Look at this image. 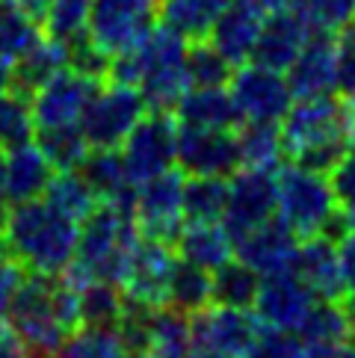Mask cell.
<instances>
[{"label":"cell","instance_id":"obj_1","mask_svg":"<svg viewBox=\"0 0 355 358\" xmlns=\"http://www.w3.org/2000/svg\"><path fill=\"white\" fill-rule=\"evenodd\" d=\"M6 326L24 341L30 358H54L80 329L78 285L66 275L24 273L6 308Z\"/></svg>","mask_w":355,"mask_h":358},{"label":"cell","instance_id":"obj_2","mask_svg":"<svg viewBox=\"0 0 355 358\" xmlns=\"http://www.w3.org/2000/svg\"><path fill=\"white\" fill-rule=\"evenodd\" d=\"M187 48V39H181L163 24H154V30L143 42L110 57L107 80L136 86L148 110L172 113L181 95L189 89Z\"/></svg>","mask_w":355,"mask_h":358},{"label":"cell","instance_id":"obj_3","mask_svg":"<svg viewBox=\"0 0 355 358\" xmlns=\"http://www.w3.org/2000/svg\"><path fill=\"white\" fill-rule=\"evenodd\" d=\"M80 222L59 213L45 199L12 204L0 243L27 273L62 275L74 261Z\"/></svg>","mask_w":355,"mask_h":358},{"label":"cell","instance_id":"obj_4","mask_svg":"<svg viewBox=\"0 0 355 358\" xmlns=\"http://www.w3.org/2000/svg\"><path fill=\"white\" fill-rule=\"evenodd\" d=\"M139 237L143 234H139V228L133 222L131 204L98 201L95 210L80 222L74 261L62 275L74 281V285L101 278L122 287Z\"/></svg>","mask_w":355,"mask_h":358},{"label":"cell","instance_id":"obj_5","mask_svg":"<svg viewBox=\"0 0 355 358\" xmlns=\"http://www.w3.org/2000/svg\"><path fill=\"white\" fill-rule=\"evenodd\" d=\"M284 139V155L299 166H308L314 172L328 175L335 163L344 157L349 145L347 124H344V104L335 95H314V98H294V104L278 122Z\"/></svg>","mask_w":355,"mask_h":358},{"label":"cell","instance_id":"obj_6","mask_svg":"<svg viewBox=\"0 0 355 358\" xmlns=\"http://www.w3.org/2000/svg\"><path fill=\"white\" fill-rule=\"evenodd\" d=\"M275 213L294 228L299 240L323 234L338 213V199L328 175L299 163H282L275 169Z\"/></svg>","mask_w":355,"mask_h":358},{"label":"cell","instance_id":"obj_7","mask_svg":"<svg viewBox=\"0 0 355 358\" xmlns=\"http://www.w3.org/2000/svg\"><path fill=\"white\" fill-rule=\"evenodd\" d=\"M145 113L148 104L136 86L107 80L89 98L78 124L89 148H119Z\"/></svg>","mask_w":355,"mask_h":358},{"label":"cell","instance_id":"obj_8","mask_svg":"<svg viewBox=\"0 0 355 358\" xmlns=\"http://www.w3.org/2000/svg\"><path fill=\"white\" fill-rule=\"evenodd\" d=\"M258 331L261 323L252 311L210 302L193 314L189 358H243Z\"/></svg>","mask_w":355,"mask_h":358},{"label":"cell","instance_id":"obj_9","mask_svg":"<svg viewBox=\"0 0 355 358\" xmlns=\"http://www.w3.org/2000/svg\"><path fill=\"white\" fill-rule=\"evenodd\" d=\"M184 172L172 169L133 187L131 213L143 237L175 243L184 228Z\"/></svg>","mask_w":355,"mask_h":358},{"label":"cell","instance_id":"obj_10","mask_svg":"<svg viewBox=\"0 0 355 358\" xmlns=\"http://www.w3.org/2000/svg\"><path fill=\"white\" fill-rule=\"evenodd\" d=\"M175 145L178 119L166 110H148L128 134V139L119 145L131 184L136 187L148 178L169 172L175 166Z\"/></svg>","mask_w":355,"mask_h":358},{"label":"cell","instance_id":"obj_11","mask_svg":"<svg viewBox=\"0 0 355 358\" xmlns=\"http://www.w3.org/2000/svg\"><path fill=\"white\" fill-rule=\"evenodd\" d=\"M228 95L243 122H273L278 124L284 113L294 104V89H290L284 71H273L258 62L237 66L228 80Z\"/></svg>","mask_w":355,"mask_h":358},{"label":"cell","instance_id":"obj_12","mask_svg":"<svg viewBox=\"0 0 355 358\" xmlns=\"http://www.w3.org/2000/svg\"><path fill=\"white\" fill-rule=\"evenodd\" d=\"M157 6L160 0H92L89 39L110 57L122 54L154 30Z\"/></svg>","mask_w":355,"mask_h":358},{"label":"cell","instance_id":"obj_13","mask_svg":"<svg viewBox=\"0 0 355 358\" xmlns=\"http://www.w3.org/2000/svg\"><path fill=\"white\" fill-rule=\"evenodd\" d=\"M275 216V172L266 169H240L228 178V204L222 225L237 243L255 225Z\"/></svg>","mask_w":355,"mask_h":358},{"label":"cell","instance_id":"obj_14","mask_svg":"<svg viewBox=\"0 0 355 358\" xmlns=\"http://www.w3.org/2000/svg\"><path fill=\"white\" fill-rule=\"evenodd\" d=\"M178 264L175 243L139 237L136 249L131 255L128 275L122 281V290L131 302L148 305V308H160L169 305V281Z\"/></svg>","mask_w":355,"mask_h":358},{"label":"cell","instance_id":"obj_15","mask_svg":"<svg viewBox=\"0 0 355 358\" xmlns=\"http://www.w3.org/2000/svg\"><path fill=\"white\" fill-rule=\"evenodd\" d=\"M175 166L184 175L231 178L240 169L237 134L213 131V127H184L178 124Z\"/></svg>","mask_w":355,"mask_h":358},{"label":"cell","instance_id":"obj_16","mask_svg":"<svg viewBox=\"0 0 355 358\" xmlns=\"http://www.w3.org/2000/svg\"><path fill=\"white\" fill-rule=\"evenodd\" d=\"M314 302V290L294 270H284L261 278L258 296L252 302V314L263 329L296 331Z\"/></svg>","mask_w":355,"mask_h":358},{"label":"cell","instance_id":"obj_17","mask_svg":"<svg viewBox=\"0 0 355 358\" xmlns=\"http://www.w3.org/2000/svg\"><path fill=\"white\" fill-rule=\"evenodd\" d=\"M104 80L86 78L74 69H62L50 78L42 89L33 95V119L36 127H62V124H78L89 98Z\"/></svg>","mask_w":355,"mask_h":358},{"label":"cell","instance_id":"obj_18","mask_svg":"<svg viewBox=\"0 0 355 358\" xmlns=\"http://www.w3.org/2000/svg\"><path fill=\"white\" fill-rule=\"evenodd\" d=\"M296 249H299L296 231L275 213L234 243V258H240L263 278V275H273V273L294 270Z\"/></svg>","mask_w":355,"mask_h":358},{"label":"cell","instance_id":"obj_19","mask_svg":"<svg viewBox=\"0 0 355 358\" xmlns=\"http://www.w3.org/2000/svg\"><path fill=\"white\" fill-rule=\"evenodd\" d=\"M263 21H266V9L261 6V0H231L222 9L217 24L210 27L208 42L237 69L252 59Z\"/></svg>","mask_w":355,"mask_h":358},{"label":"cell","instance_id":"obj_20","mask_svg":"<svg viewBox=\"0 0 355 358\" xmlns=\"http://www.w3.org/2000/svg\"><path fill=\"white\" fill-rule=\"evenodd\" d=\"M284 78L294 89V98L314 95H338V57H335V36L314 30L308 42L302 45L299 57L290 62Z\"/></svg>","mask_w":355,"mask_h":358},{"label":"cell","instance_id":"obj_21","mask_svg":"<svg viewBox=\"0 0 355 358\" xmlns=\"http://www.w3.org/2000/svg\"><path fill=\"white\" fill-rule=\"evenodd\" d=\"M311 33L314 30L302 12H266L263 30L249 62H258V66H266L273 71H287Z\"/></svg>","mask_w":355,"mask_h":358},{"label":"cell","instance_id":"obj_22","mask_svg":"<svg viewBox=\"0 0 355 358\" xmlns=\"http://www.w3.org/2000/svg\"><path fill=\"white\" fill-rule=\"evenodd\" d=\"M294 273L314 290L317 299L338 302L347 293L344 278H340V264H338V243H332L323 234L299 240V249L294 258Z\"/></svg>","mask_w":355,"mask_h":358},{"label":"cell","instance_id":"obj_23","mask_svg":"<svg viewBox=\"0 0 355 358\" xmlns=\"http://www.w3.org/2000/svg\"><path fill=\"white\" fill-rule=\"evenodd\" d=\"M172 116L184 127H213V131H237L240 113L228 86H189L175 104Z\"/></svg>","mask_w":355,"mask_h":358},{"label":"cell","instance_id":"obj_24","mask_svg":"<svg viewBox=\"0 0 355 358\" xmlns=\"http://www.w3.org/2000/svg\"><path fill=\"white\" fill-rule=\"evenodd\" d=\"M175 252L181 261L213 273L234 258V240L222 222H184L175 237Z\"/></svg>","mask_w":355,"mask_h":358},{"label":"cell","instance_id":"obj_25","mask_svg":"<svg viewBox=\"0 0 355 358\" xmlns=\"http://www.w3.org/2000/svg\"><path fill=\"white\" fill-rule=\"evenodd\" d=\"M54 178V166L42 155L39 145H21L15 151H6V193L9 204L36 201L45 196V189Z\"/></svg>","mask_w":355,"mask_h":358},{"label":"cell","instance_id":"obj_26","mask_svg":"<svg viewBox=\"0 0 355 358\" xmlns=\"http://www.w3.org/2000/svg\"><path fill=\"white\" fill-rule=\"evenodd\" d=\"M83 181L92 187L98 201H116V204H131L133 184L124 169L122 151L119 148H89V155L78 166Z\"/></svg>","mask_w":355,"mask_h":358},{"label":"cell","instance_id":"obj_27","mask_svg":"<svg viewBox=\"0 0 355 358\" xmlns=\"http://www.w3.org/2000/svg\"><path fill=\"white\" fill-rule=\"evenodd\" d=\"M66 66H68L66 45H59L54 39H48V36H42V39L36 42L27 54L12 62V83H9V89H15V92L33 98L36 89H42L57 71H62Z\"/></svg>","mask_w":355,"mask_h":358},{"label":"cell","instance_id":"obj_28","mask_svg":"<svg viewBox=\"0 0 355 358\" xmlns=\"http://www.w3.org/2000/svg\"><path fill=\"white\" fill-rule=\"evenodd\" d=\"M231 0H160L157 21L187 42L208 39L210 27Z\"/></svg>","mask_w":355,"mask_h":358},{"label":"cell","instance_id":"obj_29","mask_svg":"<svg viewBox=\"0 0 355 358\" xmlns=\"http://www.w3.org/2000/svg\"><path fill=\"white\" fill-rule=\"evenodd\" d=\"M237 155L243 169L275 172L287 160L282 127L273 122H243L237 127Z\"/></svg>","mask_w":355,"mask_h":358},{"label":"cell","instance_id":"obj_30","mask_svg":"<svg viewBox=\"0 0 355 358\" xmlns=\"http://www.w3.org/2000/svg\"><path fill=\"white\" fill-rule=\"evenodd\" d=\"M193 317L175 305H160L151 311L148 326V355L151 358H189Z\"/></svg>","mask_w":355,"mask_h":358},{"label":"cell","instance_id":"obj_31","mask_svg":"<svg viewBox=\"0 0 355 358\" xmlns=\"http://www.w3.org/2000/svg\"><path fill=\"white\" fill-rule=\"evenodd\" d=\"M228 204V178H184V222H222Z\"/></svg>","mask_w":355,"mask_h":358},{"label":"cell","instance_id":"obj_32","mask_svg":"<svg viewBox=\"0 0 355 358\" xmlns=\"http://www.w3.org/2000/svg\"><path fill=\"white\" fill-rule=\"evenodd\" d=\"M210 275H213V302L228 305V308L252 311V302H255L261 287V275L252 266H246L240 258H231Z\"/></svg>","mask_w":355,"mask_h":358},{"label":"cell","instance_id":"obj_33","mask_svg":"<svg viewBox=\"0 0 355 358\" xmlns=\"http://www.w3.org/2000/svg\"><path fill=\"white\" fill-rule=\"evenodd\" d=\"M36 145L50 160L54 172H71L89 155V143L80 131V124H62V127H36Z\"/></svg>","mask_w":355,"mask_h":358},{"label":"cell","instance_id":"obj_34","mask_svg":"<svg viewBox=\"0 0 355 358\" xmlns=\"http://www.w3.org/2000/svg\"><path fill=\"white\" fill-rule=\"evenodd\" d=\"M80 326H116L124 311V290L113 281H83L78 285Z\"/></svg>","mask_w":355,"mask_h":358},{"label":"cell","instance_id":"obj_35","mask_svg":"<svg viewBox=\"0 0 355 358\" xmlns=\"http://www.w3.org/2000/svg\"><path fill=\"white\" fill-rule=\"evenodd\" d=\"M210 302H213V275L196 264H187L178 258L172 281H169V305L193 317L201 308H208Z\"/></svg>","mask_w":355,"mask_h":358},{"label":"cell","instance_id":"obj_36","mask_svg":"<svg viewBox=\"0 0 355 358\" xmlns=\"http://www.w3.org/2000/svg\"><path fill=\"white\" fill-rule=\"evenodd\" d=\"M36 139L33 98L6 89L0 92V151H15Z\"/></svg>","mask_w":355,"mask_h":358},{"label":"cell","instance_id":"obj_37","mask_svg":"<svg viewBox=\"0 0 355 358\" xmlns=\"http://www.w3.org/2000/svg\"><path fill=\"white\" fill-rule=\"evenodd\" d=\"M48 204H54V208L59 213H66L71 216L74 222H83L89 213L95 210V193H92V187H89L83 181V175L78 169H71V172H57L54 178H50V184L45 189V196H42Z\"/></svg>","mask_w":355,"mask_h":358},{"label":"cell","instance_id":"obj_38","mask_svg":"<svg viewBox=\"0 0 355 358\" xmlns=\"http://www.w3.org/2000/svg\"><path fill=\"white\" fill-rule=\"evenodd\" d=\"M89 12L92 0H50L42 18V33L59 45H71L89 36Z\"/></svg>","mask_w":355,"mask_h":358},{"label":"cell","instance_id":"obj_39","mask_svg":"<svg viewBox=\"0 0 355 358\" xmlns=\"http://www.w3.org/2000/svg\"><path fill=\"white\" fill-rule=\"evenodd\" d=\"M296 335L311 350V347H326V343H335L340 338L352 335V331L347 326L344 311H340V302H335V299H317L311 305L308 317L302 320V326L296 329Z\"/></svg>","mask_w":355,"mask_h":358},{"label":"cell","instance_id":"obj_40","mask_svg":"<svg viewBox=\"0 0 355 358\" xmlns=\"http://www.w3.org/2000/svg\"><path fill=\"white\" fill-rule=\"evenodd\" d=\"M42 36L45 33H42L39 21L3 0V6H0V54L9 62H15L18 57L27 54Z\"/></svg>","mask_w":355,"mask_h":358},{"label":"cell","instance_id":"obj_41","mask_svg":"<svg viewBox=\"0 0 355 358\" xmlns=\"http://www.w3.org/2000/svg\"><path fill=\"white\" fill-rule=\"evenodd\" d=\"M124 352L116 326H80L71 331L54 358H116Z\"/></svg>","mask_w":355,"mask_h":358},{"label":"cell","instance_id":"obj_42","mask_svg":"<svg viewBox=\"0 0 355 358\" xmlns=\"http://www.w3.org/2000/svg\"><path fill=\"white\" fill-rule=\"evenodd\" d=\"M187 74L189 86H228L234 66L208 39H198L187 48Z\"/></svg>","mask_w":355,"mask_h":358},{"label":"cell","instance_id":"obj_43","mask_svg":"<svg viewBox=\"0 0 355 358\" xmlns=\"http://www.w3.org/2000/svg\"><path fill=\"white\" fill-rule=\"evenodd\" d=\"M302 15L308 18L311 30L338 36L355 21V0H305Z\"/></svg>","mask_w":355,"mask_h":358},{"label":"cell","instance_id":"obj_44","mask_svg":"<svg viewBox=\"0 0 355 358\" xmlns=\"http://www.w3.org/2000/svg\"><path fill=\"white\" fill-rule=\"evenodd\" d=\"M243 358H308V347L302 343L296 331H282V329H263L255 335L252 347Z\"/></svg>","mask_w":355,"mask_h":358},{"label":"cell","instance_id":"obj_45","mask_svg":"<svg viewBox=\"0 0 355 358\" xmlns=\"http://www.w3.org/2000/svg\"><path fill=\"white\" fill-rule=\"evenodd\" d=\"M328 181H332V189H335L338 210L355 225V143L347 145L344 157L328 172Z\"/></svg>","mask_w":355,"mask_h":358},{"label":"cell","instance_id":"obj_46","mask_svg":"<svg viewBox=\"0 0 355 358\" xmlns=\"http://www.w3.org/2000/svg\"><path fill=\"white\" fill-rule=\"evenodd\" d=\"M338 95H355V24L335 36Z\"/></svg>","mask_w":355,"mask_h":358},{"label":"cell","instance_id":"obj_47","mask_svg":"<svg viewBox=\"0 0 355 358\" xmlns=\"http://www.w3.org/2000/svg\"><path fill=\"white\" fill-rule=\"evenodd\" d=\"M21 278H24V266L12 258V255L3 249V243H0V320L6 317L9 299H12V293L18 290Z\"/></svg>","mask_w":355,"mask_h":358},{"label":"cell","instance_id":"obj_48","mask_svg":"<svg viewBox=\"0 0 355 358\" xmlns=\"http://www.w3.org/2000/svg\"><path fill=\"white\" fill-rule=\"evenodd\" d=\"M338 264H340L344 287H347V293H352L355 290V228L338 240Z\"/></svg>","mask_w":355,"mask_h":358},{"label":"cell","instance_id":"obj_49","mask_svg":"<svg viewBox=\"0 0 355 358\" xmlns=\"http://www.w3.org/2000/svg\"><path fill=\"white\" fill-rule=\"evenodd\" d=\"M308 358H355V335H347L326 347H311Z\"/></svg>","mask_w":355,"mask_h":358},{"label":"cell","instance_id":"obj_50","mask_svg":"<svg viewBox=\"0 0 355 358\" xmlns=\"http://www.w3.org/2000/svg\"><path fill=\"white\" fill-rule=\"evenodd\" d=\"M0 358H30L24 341L3 323V320H0Z\"/></svg>","mask_w":355,"mask_h":358},{"label":"cell","instance_id":"obj_51","mask_svg":"<svg viewBox=\"0 0 355 358\" xmlns=\"http://www.w3.org/2000/svg\"><path fill=\"white\" fill-rule=\"evenodd\" d=\"M9 193H6V151H0V234L6 225V213H9Z\"/></svg>","mask_w":355,"mask_h":358},{"label":"cell","instance_id":"obj_52","mask_svg":"<svg viewBox=\"0 0 355 358\" xmlns=\"http://www.w3.org/2000/svg\"><path fill=\"white\" fill-rule=\"evenodd\" d=\"M6 3H12L15 9H21V12H27L30 18H36V21L42 24L45 12H48V6H50V0H6Z\"/></svg>","mask_w":355,"mask_h":358},{"label":"cell","instance_id":"obj_53","mask_svg":"<svg viewBox=\"0 0 355 358\" xmlns=\"http://www.w3.org/2000/svg\"><path fill=\"white\" fill-rule=\"evenodd\" d=\"M266 12H302L305 0H261Z\"/></svg>","mask_w":355,"mask_h":358},{"label":"cell","instance_id":"obj_54","mask_svg":"<svg viewBox=\"0 0 355 358\" xmlns=\"http://www.w3.org/2000/svg\"><path fill=\"white\" fill-rule=\"evenodd\" d=\"M344 124H347V139L355 143V95H344Z\"/></svg>","mask_w":355,"mask_h":358},{"label":"cell","instance_id":"obj_55","mask_svg":"<svg viewBox=\"0 0 355 358\" xmlns=\"http://www.w3.org/2000/svg\"><path fill=\"white\" fill-rule=\"evenodd\" d=\"M338 302H340V311H344V317H347L349 331L355 335V290H352V293H344V296H340Z\"/></svg>","mask_w":355,"mask_h":358},{"label":"cell","instance_id":"obj_56","mask_svg":"<svg viewBox=\"0 0 355 358\" xmlns=\"http://www.w3.org/2000/svg\"><path fill=\"white\" fill-rule=\"evenodd\" d=\"M9 83H12V62L0 54V92H6Z\"/></svg>","mask_w":355,"mask_h":358},{"label":"cell","instance_id":"obj_57","mask_svg":"<svg viewBox=\"0 0 355 358\" xmlns=\"http://www.w3.org/2000/svg\"><path fill=\"white\" fill-rule=\"evenodd\" d=\"M116 358H151L148 352H131V350H124V352H119Z\"/></svg>","mask_w":355,"mask_h":358},{"label":"cell","instance_id":"obj_58","mask_svg":"<svg viewBox=\"0 0 355 358\" xmlns=\"http://www.w3.org/2000/svg\"><path fill=\"white\" fill-rule=\"evenodd\" d=\"M0 6H3V0H0Z\"/></svg>","mask_w":355,"mask_h":358},{"label":"cell","instance_id":"obj_59","mask_svg":"<svg viewBox=\"0 0 355 358\" xmlns=\"http://www.w3.org/2000/svg\"><path fill=\"white\" fill-rule=\"evenodd\" d=\"M352 24H355V21H352Z\"/></svg>","mask_w":355,"mask_h":358}]
</instances>
